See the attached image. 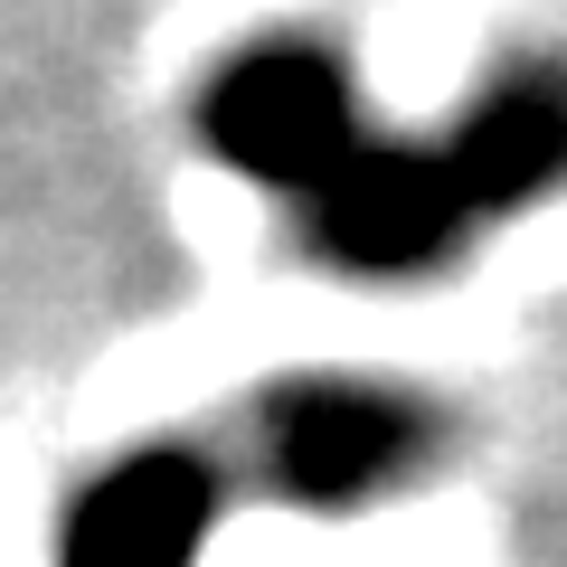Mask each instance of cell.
Segmentation results:
<instances>
[{
  "instance_id": "6da1fadb",
  "label": "cell",
  "mask_w": 567,
  "mask_h": 567,
  "mask_svg": "<svg viewBox=\"0 0 567 567\" xmlns=\"http://www.w3.org/2000/svg\"><path fill=\"white\" fill-rule=\"evenodd\" d=\"M199 133L227 171L284 189V199H312L369 123H360V95H350V66H331L303 39H275V48H237L208 76Z\"/></svg>"
},
{
  "instance_id": "5b68a950",
  "label": "cell",
  "mask_w": 567,
  "mask_h": 567,
  "mask_svg": "<svg viewBox=\"0 0 567 567\" xmlns=\"http://www.w3.org/2000/svg\"><path fill=\"white\" fill-rule=\"evenodd\" d=\"M454 199L473 218H502V208H529L567 181V66H511L502 85L473 95V114L454 123L445 142Z\"/></svg>"
},
{
  "instance_id": "277c9868",
  "label": "cell",
  "mask_w": 567,
  "mask_h": 567,
  "mask_svg": "<svg viewBox=\"0 0 567 567\" xmlns=\"http://www.w3.org/2000/svg\"><path fill=\"white\" fill-rule=\"evenodd\" d=\"M218 520V464L199 445H142L76 492L58 567H199Z\"/></svg>"
},
{
  "instance_id": "7a4b0ae2",
  "label": "cell",
  "mask_w": 567,
  "mask_h": 567,
  "mask_svg": "<svg viewBox=\"0 0 567 567\" xmlns=\"http://www.w3.org/2000/svg\"><path fill=\"white\" fill-rule=\"evenodd\" d=\"M256 435H265V483L284 502L341 511V502H369V492L406 483L425 464L435 406L388 379H293L265 398Z\"/></svg>"
},
{
  "instance_id": "3957f363",
  "label": "cell",
  "mask_w": 567,
  "mask_h": 567,
  "mask_svg": "<svg viewBox=\"0 0 567 567\" xmlns=\"http://www.w3.org/2000/svg\"><path fill=\"white\" fill-rule=\"evenodd\" d=\"M293 208H303L312 256L350 265V275H416V265L454 256L473 227V208L454 199L445 152L435 142H388V133H360L350 162Z\"/></svg>"
}]
</instances>
